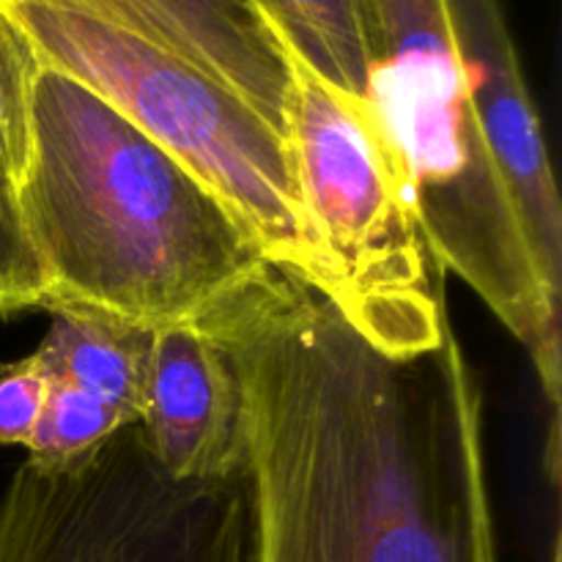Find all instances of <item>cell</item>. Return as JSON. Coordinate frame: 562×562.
Masks as SVG:
<instances>
[{
    "label": "cell",
    "mask_w": 562,
    "mask_h": 562,
    "mask_svg": "<svg viewBox=\"0 0 562 562\" xmlns=\"http://www.w3.org/2000/svg\"><path fill=\"white\" fill-rule=\"evenodd\" d=\"M38 60L86 82L190 168L256 236L274 269L324 289L289 143L236 93L165 49L88 16L0 3Z\"/></svg>",
    "instance_id": "cell-4"
},
{
    "label": "cell",
    "mask_w": 562,
    "mask_h": 562,
    "mask_svg": "<svg viewBox=\"0 0 562 562\" xmlns=\"http://www.w3.org/2000/svg\"><path fill=\"white\" fill-rule=\"evenodd\" d=\"M38 55L14 20L0 9V170L20 187L31 162V108Z\"/></svg>",
    "instance_id": "cell-12"
},
{
    "label": "cell",
    "mask_w": 562,
    "mask_h": 562,
    "mask_svg": "<svg viewBox=\"0 0 562 562\" xmlns=\"http://www.w3.org/2000/svg\"><path fill=\"white\" fill-rule=\"evenodd\" d=\"M140 431L173 481H228L245 470V401L225 346L195 324L151 335Z\"/></svg>",
    "instance_id": "cell-8"
},
{
    "label": "cell",
    "mask_w": 562,
    "mask_h": 562,
    "mask_svg": "<svg viewBox=\"0 0 562 562\" xmlns=\"http://www.w3.org/2000/svg\"><path fill=\"white\" fill-rule=\"evenodd\" d=\"M289 151L322 294L373 349L431 355L453 322L395 146L373 104L340 97L294 64Z\"/></svg>",
    "instance_id": "cell-3"
},
{
    "label": "cell",
    "mask_w": 562,
    "mask_h": 562,
    "mask_svg": "<svg viewBox=\"0 0 562 562\" xmlns=\"http://www.w3.org/2000/svg\"><path fill=\"white\" fill-rule=\"evenodd\" d=\"M49 379L22 357L0 368V448H27L47 404Z\"/></svg>",
    "instance_id": "cell-14"
},
{
    "label": "cell",
    "mask_w": 562,
    "mask_h": 562,
    "mask_svg": "<svg viewBox=\"0 0 562 562\" xmlns=\"http://www.w3.org/2000/svg\"><path fill=\"white\" fill-rule=\"evenodd\" d=\"M44 311V272L22 223L16 190L0 170V318Z\"/></svg>",
    "instance_id": "cell-13"
},
{
    "label": "cell",
    "mask_w": 562,
    "mask_h": 562,
    "mask_svg": "<svg viewBox=\"0 0 562 562\" xmlns=\"http://www.w3.org/2000/svg\"><path fill=\"white\" fill-rule=\"evenodd\" d=\"M69 11L195 66L289 143L294 60L256 0H0Z\"/></svg>",
    "instance_id": "cell-6"
},
{
    "label": "cell",
    "mask_w": 562,
    "mask_h": 562,
    "mask_svg": "<svg viewBox=\"0 0 562 562\" xmlns=\"http://www.w3.org/2000/svg\"><path fill=\"white\" fill-rule=\"evenodd\" d=\"M488 148L521 214L538 272L560 296L562 209L541 119L532 104L503 0H450Z\"/></svg>",
    "instance_id": "cell-7"
},
{
    "label": "cell",
    "mask_w": 562,
    "mask_h": 562,
    "mask_svg": "<svg viewBox=\"0 0 562 562\" xmlns=\"http://www.w3.org/2000/svg\"><path fill=\"white\" fill-rule=\"evenodd\" d=\"M549 562H562V549H560V530L554 532L552 549H549Z\"/></svg>",
    "instance_id": "cell-15"
},
{
    "label": "cell",
    "mask_w": 562,
    "mask_h": 562,
    "mask_svg": "<svg viewBox=\"0 0 562 562\" xmlns=\"http://www.w3.org/2000/svg\"><path fill=\"white\" fill-rule=\"evenodd\" d=\"M126 423L93 395L64 382H49L47 404L27 442V464L60 472L97 453Z\"/></svg>",
    "instance_id": "cell-11"
},
{
    "label": "cell",
    "mask_w": 562,
    "mask_h": 562,
    "mask_svg": "<svg viewBox=\"0 0 562 562\" xmlns=\"http://www.w3.org/2000/svg\"><path fill=\"white\" fill-rule=\"evenodd\" d=\"M294 64L357 104H371L360 0H256Z\"/></svg>",
    "instance_id": "cell-10"
},
{
    "label": "cell",
    "mask_w": 562,
    "mask_h": 562,
    "mask_svg": "<svg viewBox=\"0 0 562 562\" xmlns=\"http://www.w3.org/2000/svg\"><path fill=\"white\" fill-rule=\"evenodd\" d=\"M154 329L91 311H49V329L25 357L49 382L108 404L126 426L140 423Z\"/></svg>",
    "instance_id": "cell-9"
},
{
    "label": "cell",
    "mask_w": 562,
    "mask_h": 562,
    "mask_svg": "<svg viewBox=\"0 0 562 562\" xmlns=\"http://www.w3.org/2000/svg\"><path fill=\"white\" fill-rule=\"evenodd\" d=\"M195 327L241 384L252 562H499L483 393L453 322L437 351L395 360L272 267Z\"/></svg>",
    "instance_id": "cell-1"
},
{
    "label": "cell",
    "mask_w": 562,
    "mask_h": 562,
    "mask_svg": "<svg viewBox=\"0 0 562 562\" xmlns=\"http://www.w3.org/2000/svg\"><path fill=\"white\" fill-rule=\"evenodd\" d=\"M44 311L146 329L201 324L272 269L256 236L173 154L66 71L38 66L16 187Z\"/></svg>",
    "instance_id": "cell-2"
},
{
    "label": "cell",
    "mask_w": 562,
    "mask_h": 562,
    "mask_svg": "<svg viewBox=\"0 0 562 562\" xmlns=\"http://www.w3.org/2000/svg\"><path fill=\"white\" fill-rule=\"evenodd\" d=\"M0 562H252L245 472L173 481L137 423L69 470L25 461L0 494Z\"/></svg>",
    "instance_id": "cell-5"
}]
</instances>
